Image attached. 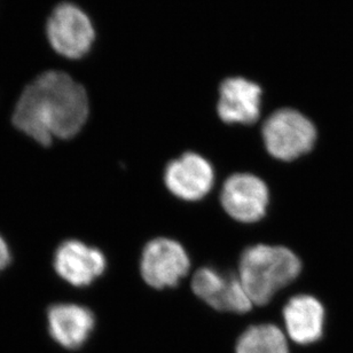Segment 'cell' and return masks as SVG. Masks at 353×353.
Listing matches in <instances>:
<instances>
[{
	"label": "cell",
	"mask_w": 353,
	"mask_h": 353,
	"mask_svg": "<svg viewBox=\"0 0 353 353\" xmlns=\"http://www.w3.org/2000/svg\"><path fill=\"white\" fill-rule=\"evenodd\" d=\"M90 112L82 84L65 72L51 70L26 88L14 109V126L41 146L54 138L72 139L85 125Z\"/></svg>",
	"instance_id": "obj_1"
},
{
	"label": "cell",
	"mask_w": 353,
	"mask_h": 353,
	"mask_svg": "<svg viewBox=\"0 0 353 353\" xmlns=\"http://www.w3.org/2000/svg\"><path fill=\"white\" fill-rule=\"evenodd\" d=\"M301 271L299 257L281 245L249 247L239 262V278L252 305L268 304L280 289L295 281Z\"/></svg>",
	"instance_id": "obj_2"
},
{
	"label": "cell",
	"mask_w": 353,
	"mask_h": 353,
	"mask_svg": "<svg viewBox=\"0 0 353 353\" xmlns=\"http://www.w3.org/2000/svg\"><path fill=\"white\" fill-rule=\"evenodd\" d=\"M262 136L265 148L271 157L289 162L312 150L316 130L306 116L295 109L283 108L265 121Z\"/></svg>",
	"instance_id": "obj_3"
},
{
	"label": "cell",
	"mask_w": 353,
	"mask_h": 353,
	"mask_svg": "<svg viewBox=\"0 0 353 353\" xmlns=\"http://www.w3.org/2000/svg\"><path fill=\"white\" fill-rule=\"evenodd\" d=\"M190 268V259L179 242L168 238L148 242L140 259V273L152 288H174Z\"/></svg>",
	"instance_id": "obj_4"
},
{
	"label": "cell",
	"mask_w": 353,
	"mask_h": 353,
	"mask_svg": "<svg viewBox=\"0 0 353 353\" xmlns=\"http://www.w3.org/2000/svg\"><path fill=\"white\" fill-rule=\"evenodd\" d=\"M190 288L194 295L219 312L247 313L252 303L239 274L214 268H202L193 275Z\"/></svg>",
	"instance_id": "obj_5"
},
{
	"label": "cell",
	"mask_w": 353,
	"mask_h": 353,
	"mask_svg": "<svg viewBox=\"0 0 353 353\" xmlns=\"http://www.w3.org/2000/svg\"><path fill=\"white\" fill-rule=\"evenodd\" d=\"M48 37L57 53L65 58L79 59L90 51L94 41V28L81 8L63 3L48 19Z\"/></svg>",
	"instance_id": "obj_6"
},
{
	"label": "cell",
	"mask_w": 353,
	"mask_h": 353,
	"mask_svg": "<svg viewBox=\"0 0 353 353\" xmlns=\"http://www.w3.org/2000/svg\"><path fill=\"white\" fill-rule=\"evenodd\" d=\"M268 202V185L254 174H232L221 188V205L239 223L252 224L261 221L266 214Z\"/></svg>",
	"instance_id": "obj_7"
},
{
	"label": "cell",
	"mask_w": 353,
	"mask_h": 353,
	"mask_svg": "<svg viewBox=\"0 0 353 353\" xmlns=\"http://www.w3.org/2000/svg\"><path fill=\"white\" fill-rule=\"evenodd\" d=\"M163 179L174 196L195 202L210 193L214 183V171L203 157L188 152L168 164Z\"/></svg>",
	"instance_id": "obj_8"
},
{
	"label": "cell",
	"mask_w": 353,
	"mask_h": 353,
	"mask_svg": "<svg viewBox=\"0 0 353 353\" xmlns=\"http://www.w3.org/2000/svg\"><path fill=\"white\" fill-rule=\"evenodd\" d=\"M53 266L65 282L74 287H86L103 274L107 261L99 249L79 240H68L57 249Z\"/></svg>",
	"instance_id": "obj_9"
},
{
	"label": "cell",
	"mask_w": 353,
	"mask_h": 353,
	"mask_svg": "<svg viewBox=\"0 0 353 353\" xmlns=\"http://www.w3.org/2000/svg\"><path fill=\"white\" fill-rule=\"evenodd\" d=\"M261 105L262 88L249 79L231 77L219 86L217 114L226 124H255L261 116Z\"/></svg>",
	"instance_id": "obj_10"
},
{
	"label": "cell",
	"mask_w": 353,
	"mask_h": 353,
	"mask_svg": "<svg viewBox=\"0 0 353 353\" xmlns=\"http://www.w3.org/2000/svg\"><path fill=\"white\" fill-rule=\"evenodd\" d=\"M94 325V316L85 306L63 303L48 307V334L59 345L68 350L83 347Z\"/></svg>",
	"instance_id": "obj_11"
},
{
	"label": "cell",
	"mask_w": 353,
	"mask_h": 353,
	"mask_svg": "<svg viewBox=\"0 0 353 353\" xmlns=\"http://www.w3.org/2000/svg\"><path fill=\"white\" fill-rule=\"evenodd\" d=\"M283 320L288 336L295 343H314L323 336L325 310L309 295L294 296L283 307Z\"/></svg>",
	"instance_id": "obj_12"
},
{
	"label": "cell",
	"mask_w": 353,
	"mask_h": 353,
	"mask_svg": "<svg viewBox=\"0 0 353 353\" xmlns=\"http://www.w3.org/2000/svg\"><path fill=\"white\" fill-rule=\"evenodd\" d=\"M236 353H289L288 342L279 327L264 323L249 327L239 337Z\"/></svg>",
	"instance_id": "obj_13"
},
{
	"label": "cell",
	"mask_w": 353,
	"mask_h": 353,
	"mask_svg": "<svg viewBox=\"0 0 353 353\" xmlns=\"http://www.w3.org/2000/svg\"><path fill=\"white\" fill-rule=\"evenodd\" d=\"M10 262H12V255H10V247L0 235V272L8 268Z\"/></svg>",
	"instance_id": "obj_14"
}]
</instances>
